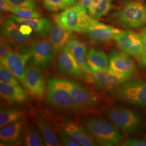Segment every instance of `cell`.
Listing matches in <instances>:
<instances>
[{"instance_id": "38", "label": "cell", "mask_w": 146, "mask_h": 146, "mask_svg": "<svg viewBox=\"0 0 146 146\" xmlns=\"http://www.w3.org/2000/svg\"><path fill=\"white\" fill-rule=\"evenodd\" d=\"M93 0H78V2L76 5L83 6L84 8L88 9Z\"/></svg>"}, {"instance_id": "4", "label": "cell", "mask_w": 146, "mask_h": 146, "mask_svg": "<svg viewBox=\"0 0 146 146\" xmlns=\"http://www.w3.org/2000/svg\"><path fill=\"white\" fill-rule=\"evenodd\" d=\"M53 84L67 90L82 110L94 108L99 104L98 97L82 85L66 78L50 79Z\"/></svg>"}, {"instance_id": "3", "label": "cell", "mask_w": 146, "mask_h": 146, "mask_svg": "<svg viewBox=\"0 0 146 146\" xmlns=\"http://www.w3.org/2000/svg\"><path fill=\"white\" fill-rule=\"evenodd\" d=\"M107 119L116 125L120 131L133 134L140 129L141 117L135 111L120 106H112L104 110Z\"/></svg>"}, {"instance_id": "39", "label": "cell", "mask_w": 146, "mask_h": 146, "mask_svg": "<svg viewBox=\"0 0 146 146\" xmlns=\"http://www.w3.org/2000/svg\"><path fill=\"white\" fill-rule=\"evenodd\" d=\"M104 1V0H93L90 5L88 8V11H91L93 9H94V8L97 7Z\"/></svg>"}, {"instance_id": "7", "label": "cell", "mask_w": 146, "mask_h": 146, "mask_svg": "<svg viewBox=\"0 0 146 146\" xmlns=\"http://www.w3.org/2000/svg\"><path fill=\"white\" fill-rule=\"evenodd\" d=\"M114 17L120 23L131 28L146 25V5L140 2H130L115 13Z\"/></svg>"}, {"instance_id": "2", "label": "cell", "mask_w": 146, "mask_h": 146, "mask_svg": "<svg viewBox=\"0 0 146 146\" xmlns=\"http://www.w3.org/2000/svg\"><path fill=\"white\" fill-rule=\"evenodd\" d=\"M53 18L56 23L69 31L78 33L87 31L98 20L89 15L86 8L78 5L54 14Z\"/></svg>"}, {"instance_id": "26", "label": "cell", "mask_w": 146, "mask_h": 146, "mask_svg": "<svg viewBox=\"0 0 146 146\" xmlns=\"http://www.w3.org/2000/svg\"><path fill=\"white\" fill-rule=\"evenodd\" d=\"M42 134L36 128L31 126L27 128L24 134V143L26 146H43L46 145Z\"/></svg>"}, {"instance_id": "30", "label": "cell", "mask_w": 146, "mask_h": 146, "mask_svg": "<svg viewBox=\"0 0 146 146\" xmlns=\"http://www.w3.org/2000/svg\"><path fill=\"white\" fill-rule=\"evenodd\" d=\"M0 78L1 81L7 83L19 85V80L8 68L2 63L0 66Z\"/></svg>"}, {"instance_id": "8", "label": "cell", "mask_w": 146, "mask_h": 146, "mask_svg": "<svg viewBox=\"0 0 146 146\" xmlns=\"http://www.w3.org/2000/svg\"><path fill=\"white\" fill-rule=\"evenodd\" d=\"M46 95L48 102L58 109L74 111L82 110L68 91L56 86L50 80L47 83Z\"/></svg>"}, {"instance_id": "12", "label": "cell", "mask_w": 146, "mask_h": 146, "mask_svg": "<svg viewBox=\"0 0 146 146\" xmlns=\"http://www.w3.org/2000/svg\"><path fill=\"white\" fill-rule=\"evenodd\" d=\"M90 81L100 88H115L130 78L114 73L109 69L105 70H90L88 73Z\"/></svg>"}, {"instance_id": "14", "label": "cell", "mask_w": 146, "mask_h": 146, "mask_svg": "<svg viewBox=\"0 0 146 146\" xmlns=\"http://www.w3.org/2000/svg\"><path fill=\"white\" fill-rule=\"evenodd\" d=\"M31 55L27 52L11 50L3 63L8 68L22 84L26 88L25 70Z\"/></svg>"}, {"instance_id": "37", "label": "cell", "mask_w": 146, "mask_h": 146, "mask_svg": "<svg viewBox=\"0 0 146 146\" xmlns=\"http://www.w3.org/2000/svg\"><path fill=\"white\" fill-rule=\"evenodd\" d=\"M0 8L1 11L11 12L13 7L9 5L5 0H0Z\"/></svg>"}, {"instance_id": "27", "label": "cell", "mask_w": 146, "mask_h": 146, "mask_svg": "<svg viewBox=\"0 0 146 146\" xmlns=\"http://www.w3.org/2000/svg\"><path fill=\"white\" fill-rule=\"evenodd\" d=\"M113 7V0H104L91 11H88L89 15L95 19L98 20L106 15Z\"/></svg>"}, {"instance_id": "34", "label": "cell", "mask_w": 146, "mask_h": 146, "mask_svg": "<svg viewBox=\"0 0 146 146\" xmlns=\"http://www.w3.org/2000/svg\"><path fill=\"white\" fill-rule=\"evenodd\" d=\"M141 36L143 44V50L141 56L139 59L141 66L146 68V27L142 30Z\"/></svg>"}, {"instance_id": "18", "label": "cell", "mask_w": 146, "mask_h": 146, "mask_svg": "<svg viewBox=\"0 0 146 146\" xmlns=\"http://www.w3.org/2000/svg\"><path fill=\"white\" fill-rule=\"evenodd\" d=\"M24 128L25 123L22 120L2 127L0 131L1 143L5 145H12L20 142L23 134Z\"/></svg>"}, {"instance_id": "28", "label": "cell", "mask_w": 146, "mask_h": 146, "mask_svg": "<svg viewBox=\"0 0 146 146\" xmlns=\"http://www.w3.org/2000/svg\"><path fill=\"white\" fill-rule=\"evenodd\" d=\"M43 5L48 11H56L71 7L69 0H43Z\"/></svg>"}, {"instance_id": "16", "label": "cell", "mask_w": 146, "mask_h": 146, "mask_svg": "<svg viewBox=\"0 0 146 146\" xmlns=\"http://www.w3.org/2000/svg\"><path fill=\"white\" fill-rule=\"evenodd\" d=\"M60 128L63 133L72 137L82 146L98 145V142L89 134L85 128L75 122L69 121H65L61 125Z\"/></svg>"}, {"instance_id": "5", "label": "cell", "mask_w": 146, "mask_h": 146, "mask_svg": "<svg viewBox=\"0 0 146 146\" xmlns=\"http://www.w3.org/2000/svg\"><path fill=\"white\" fill-rule=\"evenodd\" d=\"M20 50L21 52L28 53L33 63L44 70L50 68L58 52L50 41L45 38L31 42L29 46Z\"/></svg>"}, {"instance_id": "29", "label": "cell", "mask_w": 146, "mask_h": 146, "mask_svg": "<svg viewBox=\"0 0 146 146\" xmlns=\"http://www.w3.org/2000/svg\"><path fill=\"white\" fill-rule=\"evenodd\" d=\"M11 12L22 18H39L41 16L36 9L29 8H13Z\"/></svg>"}, {"instance_id": "35", "label": "cell", "mask_w": 146, "mask_h": 146, "mask_svg": "<svg viewBox=\"0 0 146 146\" xmlns=\"http://www.w3.org/2000/svg\"><path fill=\"white\" fill-rule=\"evenodd\" d=\"M124 146H146V140L138 138H128L122 143Z\"/></svg>"}, {"instance_id": "10", "label": "cell", "mask_w": 146, "mask_h": 146, "mask_svg": "<svg viewBox=\"0 0 146 146\" xmlns=\"http://www.w3.org/2000/svg\"><path fill=\"white\" fill-rule=\"evenodd\" d=\"M26 89L32 95L42 99L46 94V88L44 75L36 66L30 64L25 70Z\"/></svg>"}, {"instance_id": "23", "label": "cell", "mask_w": 146, "mask_h": 146, "mask_svg": "<svg viewBox=\"0 0 146 146\" xmlns=\"http://www.w3.org/2000/svg\"><path fill=\"white\" fill-rule=\"evenodd\" d=\"M86 62L91 70H99L109 69V60L103 51L90 48L86 56Z\"/></svg>"}, {"instance_id": "21", "label": "cell", "mask_w": 146, "mask_h": 146, "mask_svg": "<svg viewBox=\"0 0 146 146\" xmlns=\"http://www.w3.org/2000/svg\"><path fill=\"white\" fill-rule=\"evenodd\" d=\"M11 17L20 25L25 24L29 26L33 31L43 37H46L48 34L52 25L51 22L47 17L22 18L15 15H11Z\"/></svg>"}, {"instance_id": "1", "label": "cell", "mask_w": 146, "mask_h": 146, "mask_svg": "<svg viewBox=\"0 0 146 146\" xmlns=\"http://www.w3.org/2000/svg\"><path fill=\"white\" fill-rule=\"evenodd\" d=\"M85 129L98 143L102 146H114L122 140L120 130L110 121L99 116L84 118Z\"/></svg>"}, {"instance_id": "11", "label": "cell", "mask_w": 146, "mask_h": 146, "mask_svg": "<svg viewBox=\"0 0 146 146\" xmlns=\"http://www.w3.org/2000/svg\"><path fill=\"white\" fill-rule=\"evenodd\" d=\"M1 26V35L5 37L16 49L27 47L32 42L31 36L22 34L19 27L12 19H5Z\"/></svg>"}, {"instance_id": "36", "label": "cell", "mask_w": 146, "mask_h": 146, "mask_svg": "<svg viewBox=\"0 0 146 146\" xmlns=\"http://www.w3.org/2000/svg\"><path fill=\"white\" fill-rule=\"evenodd\" d=\"M19 28L21 33L25 35H30L33 31L31 27L25 24L20 25Z\"/></svg>"}, {"instance_id": "20", "label": "cell", "mask_w": 146, "mask_h": 146, "mask_svg": "<svg viewBox=\"0 0 146 146\" xmlns=\"http://www.w3.org/2000/svg\"><path fill=\"white\" fill-rule=\"evenodd\" d=\"M49 40L57 52L67 46L74 36L72 31H69L55 22L52 23L48 33Z\"/></svg>"}, {"instance_id": "24", "label": "cell", "mask_w": 146, "mask_h": 146, "mask_svg": "<svg viewBox=\"0 0 146 146\" xmlns=\"http://www.w3.org/2000/svg\"><path fill=\"white\" fill-rule=\"evenodd\" d=\"M37 125L47 146H60L61 142L58 139L57 136L55 134L52 127L50 126L47 120L42 117H37L36 118Z\"/></svg>"}, {"instance_id": "19", "label": "cell", "mask_w": 146, "mask_h": 146, "mask_svg": "<svg viewBox=\"0 0 146 146\" xmlns=\"http://www.w3.org/2000/svg\"><path fill=\"white\" fill-rule=\"evenodd\" d=\"M0 94L2 99L16 104L25 103L29 99L26 91L20 86L13 84L0 82Z\"/></svg>"}, {"instance_id": "31", "label": "cell", "mask_w": 146, "mask_h": 146, "mask_svg": "<svg viewBox=\"0 0 146 146\" xmlns=\"http://www.w3.org/2000/svg\"><path fill=\"white\" fill-rule=\"evenodd\" d=\"M13 8H29L36 9V4L34 0H5Z\"/></svg>"}, {"instance_id": "25", "label": "cell", "mask_w": 146, "mask_h": 146, "mask_svg": "<svg viewBox=\"0 0 146 146\" xmlns=\"http://www.w3.org/2000/svg\"><path fill=\"white\" fill-rule=\"evenodd\" d=\"M25 115L24 111L16 108H5L1 110V128L11 123L22 120Z\"/></svg>"}, {"instance_id": "40", "label": "cell", "mask_w": 146, "mask_h": 146, "mask_svg": "<svg viewBox=\"0 0 146 146\" xmlns=\"http://www.w3.org/2000/svg\"><path fill=\"white\" fill-rule=\"evenodd\" d=\"M77 1H78V0H69V2H70V3L72 5H74Z\"/></svg>"}, {"instance_id": "13", "label": "cell", "mask_w": 146, "mask_h": 146, "mask_svg": "<svg viewBox=\"0 0 146 146\" xmlns=\"http://www.w3.org/2000/svg\"><path fill=\"white\" fill-rule=\"evenodd\" d=\"M56 63L60 73L74 77H84V70L67 46L58 50Z\"/></svg>"}, {"instance_id": "33", "label": "cell", "mask_w": 146, "mask_h": 146, "mask_svg": "<svg viewBox=\"0 0 146 146\" xmlns=\"http://www.w3.org/2000/svg\"><path fill=\"white\" fill-rule=\"evenodd\" d=\"M58 136L60 141L61 142L63 145L67 146H82L79 142L73 139L70 136L63 133H58Z\"/></svg>"}, {"instance_id": "15", "label": "cell", "mask_w": 146, "mask_h": 146, "mask_svg": "<svg viewBox=\"0 0 146 146\" xmlns=\"http://www.w3.org/2000/svg\"><path fill=\"white\" fill-rule=\"evenodd\" d=\"M108 60L109 69L114 73L131 78L135 72V64L128 55L113 51L110 53Z\"/></svg>"}, {"instance_id": "17", "label": "cell", "mask_w": 146, "mask_h": 146, "mask_svg": "<svg viewBox=\"0 0 146 146\" xmlns=\"http://www.w3.org/2000/svg\"><path fill=\"white\" fill-rule=\"evenodd\" d=\"M122 31L114 27L106 25L98 20L87 31L89 38L97 42H107L114 40Z\"/></svg>"}, {"instance_id": "6", "label": "cell", "mask_w": 146, "mask_h": 146, "mask_svg": "<svg viewBox=\"0 0 146 146\" xmlns=\"http://www.w3.org/2000/svg\"><path fill=\"white\" fill-rule=\"evenodd\" d=\"M119 99L138 107H146V80H137L125 82L115 87Z\"/></svg>"}, {"instance_id": "22", "label": "cell", "mask_w": 146, "mask_h": 146, "mask_svg": "<svg viewBox=\"0 0 146 146\" xmlns=\"http://www.w3.org/2000/svg\"><path fill=\"white\" fill-rule=\"evenodd\" d=\"M67 46L84 72L88 74L91 69L89 67L86 62L87 53L86 44L84 42L73 38L69 41L67 44Z\"/></svg>"}, {"instance_id": "32", "label": "cell", "mask_w": 146, "mask_h": 146, "mask_svg": "<svg viewBox=\"0 0 146 146\" xmlns=\"http://www.w3.org/2000/svg\"><path fill=\"white\" fill-rule=\"evenodd\" d=\"M11 50V43L5 37L1 35L0 41V60L1 63L5 61L9 52Z\"/></svg>"}, {"instance_id": "9", "label": "cell", "mask_w": 146, "mask_h": 146, "mask_svg": "<svg viewBox=\"0 0 146 146\" xmlns=\"http://www.w3.org/2000/svg\"><path fill=\"white\" fill-rule=\"evenodd\" d=\"M122 53L140 58L143 44L141 36L135 31H123L114 39Z\"/></svg>"}]
</instances>
